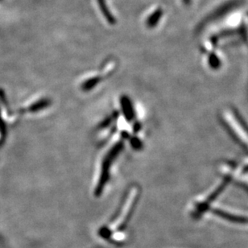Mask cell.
I'll use <instances>...</instances> for the list:
<instances>
[{"instance_id":"6da1fadb","label":"cell","mask_w":248,"mask_h":248,"mask_svg":"<svg viewBox=\"0 0 248 248\" xmlns=\"http://www.w3.org/2000/svg\"><path fill=\"white\" fill-rule=\"evenodd\" d=\"M222 123L234 140L248 153V126L234 109H225L222 113Z\"/></svg>"},{"instance_id":"7a4b0ae2","label":"cell","mask_w":248,"mask_h":248,"mask_svg":"<svg viewBox=\"0 0 248 248\" xmlns=\"http://www.w3.org/2000/svg\"><path fill=\"white\" fill-rule=\"evenodd\" d=\"M124 143L123 142H119L115 143L113 146L112 148L110 149L108 154L105 155V157L103 159V165H102V170H101L100 178L98 180V183L96 186L94 194L96 197L99 196L103 193V188L105 187L106 185L109 180V173H110V166L112 165L113 161L115 160V158L117 157L119 154L121 153V151L124 148Z\"/></svg>"},{"instance_id":"3957f363","label":"cell","mask_w":248,"mask_h":248,"mask_svg":"<svg viewBox=\"0 0 248 248\" xmlns=\"http://www.w3.org/2000/svg\"><path fill=\"white\" fill-rule=\"evenodd\" d=\"M120 103H121V108H122L123 113L125 116V119L130 122L135 118V112H134L132 103L129 99L128 97H126V96H123Z\"/></svg>"},{"instance_id":"277c9868","label":"cell","mask_w":248,"mask_h":248,"mask_svg":"<svg viewBox=\"0 0 248 248\" xmlns=\"http://www.w3.org/2000/svg\"><path fill=\"white\" fill-rule=\"evenodd\" d=\"M50 105V102L48 99H42V100L38 101L37 103H35L33 105H31L29 108L30 112H37L40 110H43L45 108H48Z\"/></svg>"},{"instance_id":"5b68a950","label":"cell","mask_w":248,"mask_h":248,"mask_svg":"<svg viewBox=\"0 0 248 248\" xmlns=\"http://www.w3.org/2000/svg\"><path fill=\"white\" fill-rule=\"evenodd\" d=\"M100 81V78H98V77L88 79V80H86V81H84L82 86H81V88L85 91H91L92 89L94 88L96 85L99 83V81Z\"/></svg>"},{"instance_id":"8992f818","label":"cell","mask_w":248,"mask_h":248,"mask_svg":"<svg viewBox=\"0 0 248 248\" xmlns=\"http://www.w3.org/2000/svg\"><path fill=\"white\" fill-rule=\"evenodd\" d=\"M131 144L132 146V148L136 150H140L143 144L140 140L137 137H132L131 138Z\"/></svg>"},{"instance_id":"52a82bcc","label":"cell","mask_w":248,"mask_h":248,"mask_svg":"<svg viewBox=\"0 0 248 248\" xmlns=\"http://www.w3.org/2000/svg\"><path fill=\"white\" fill-rule=\"evenodd\" d=\"M111 121H112V117L108 118L107 120H104V121L101 124V128H105L107 126H109V125L111 124Z\"/></svg>"},{"instance_id":"ba28073f","label":"cell","mask_w":248,"mask_h":248,"mask_svg":"<svg viewBox=\"0 0 248 248\" xmlns=\"http://www.w3.org/2000/svg\"><path fill=\"white\" fill-rule=\"evenodd\" d=\"M140 128L141 125L140 124H139V123H136V124L134 125L133 129L135 132H138V131L140 130Z\"/></svg>"},{"instance_id":"9c48e42d","label":"cell","mask_w":248,"mask_h":248,"mask_svg":"<svg viewBox=\"0 0 248 248\" xmlns=\"http://www.w3.org/2000/svg\"><path fill=\"white\" fill-rule=\"evenodd\" d=\"M123 138L124 139H128L130 138V136H129V134L126 131H124L122 133Z\"/></svg>"}]
</instances>
